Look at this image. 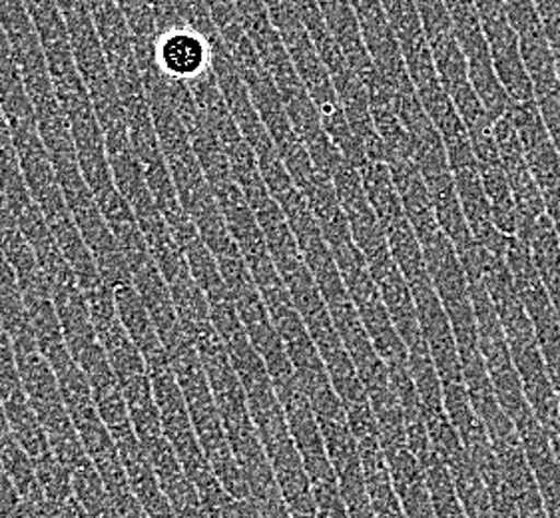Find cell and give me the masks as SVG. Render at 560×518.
<instances>
[{
  "instance_id": "obj_3",
  "label": "cell",
  "mask_w": 560,
  "mask_h": 518,
  "mask_svg": "<svg viewBox=\"0 0 560 518\" xmlns=\"http://www.w3.org/2000/svg\"><path fill=\"white\" fill-rule=\"evenodd\" d=\"M58 517L60 518H90L86 508L82 507L77 496L68 498L67 503L62 507L58 508Z\"/></svg>"
},
{
  "instance_id": "obj_2",
  "label": "cell",
  "mask_w": 560,
  "mask_h": 518,
  "mask_svg": "<svg viewBox=\"0 0 560 518\" xmlns=\"http://www.w3.org/2000/svg\"><path fill=\"white\" fill-rule=\"evenodd\" d=\"M34 462V471L38 485L45 491L46 498L60 508L68 498L74 496V486H72V473L68 471L62 462L58 461L55 452H48L43 459Z\"/></svg>"
},
{
  "instance_id": "obj_1",
  "label": "cell",
  "mask_w": 560,
  "mask_h": 518,
  "mask_svg": "<svg viewBox=\"0 0 560 518\" xmlns=\"http://www.w3.org/2000/svg\"><path fill=\"white\" fill-rule=\"evenodd\" d=\"M156 62L170 79H196L210 67L212 48L202 34L191 28H172L158 40Z\"/></svg>"
}]
</instances>
